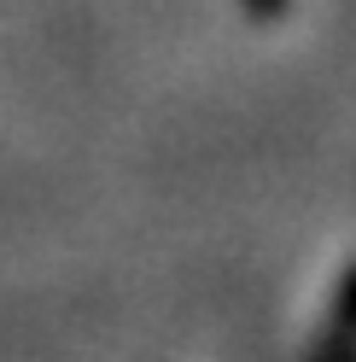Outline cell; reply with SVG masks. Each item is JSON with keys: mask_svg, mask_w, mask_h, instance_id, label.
<instances>
[{"mask_svg": "<svg viewBox=\"0 0 356 362\" xmlns=\"http://www.w3.org/2000/svg\"><path fill=\"white\" fill-rule=\"evenodd\" d=\"M246 6V18H257V24H275V18L292 12V0H239Z\"/></svg>", "mask_w": 356, "mask_h": 362, "instance_id": "obj_1", "label": "cell"}]
</instances>
